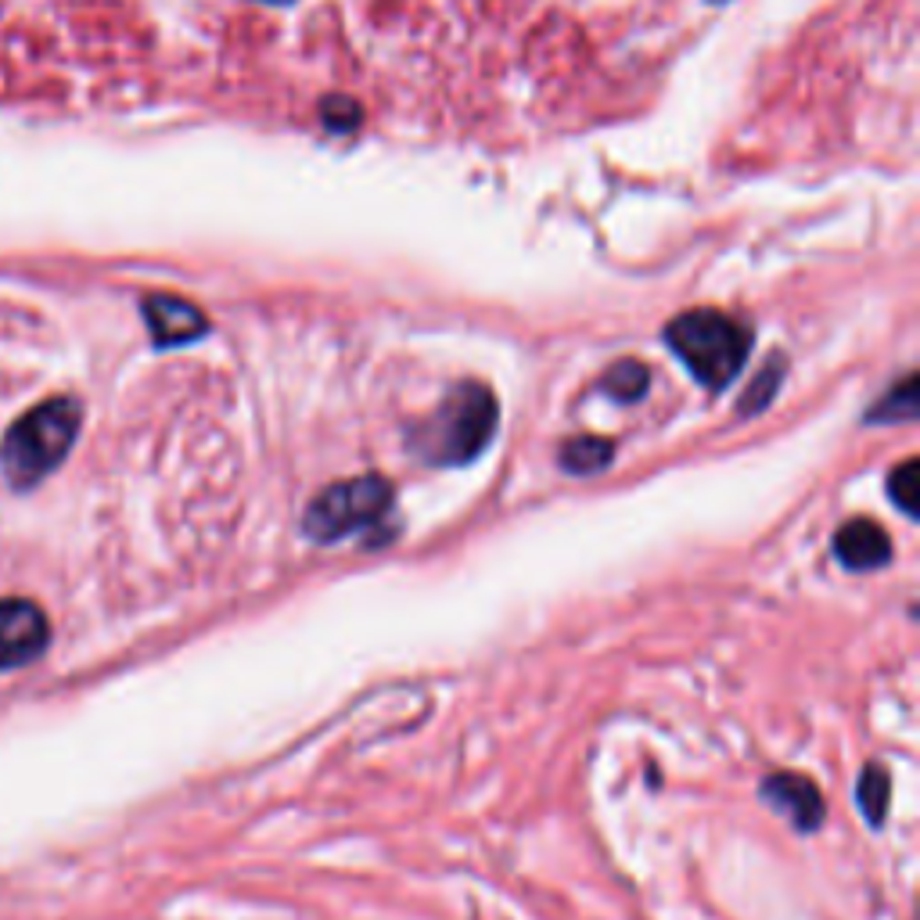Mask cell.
<instances>
[{
	"label": "cell",
	"mask_w": 920,
	"mask_h": 920,
	"mask_svg": "<svg viewBox=\"0 0 920 920\" xmlns=\"http://www.w3.org/2000/svg\"><path fill=\"white\" fill-rule=\"evenodd\" d=\"M83 407L73 396H54L25 410L0 439V471L15 490L44 482L79 436Z\"/></svg>",
	"instance_id": "obj_1"
},
{
	"label": "cell",
	"mask_w": 920,
	"mask_h": 920,
	"mask_svg": "<svg viewBox=\"0 0 920 920\" xmlns=\"http://www.w3.org/2000/svg\"><path fill=\"white\" fill-rule=\"evenodd\" d=\"M496 417L500 407L490 388L479 382H464L442 399V407L436 410L431 421H425L414 431L410 442L431 464H442V468L471 464L490 446L496 431Z\"/></svg>",
	"instance_id": "obj_2"
},
{
	"label": "cell",
	"mask_w": 920,
	"mask_h": 920,
	"mask_svg": "<svg viewBox=\"0 0 920 920\" xmlns=\"http://www.w3.org/2000/svg\"><path fill=\"white\" fill-rule=\"evenodd\" d=\"M665 342L702 385L727 388L748 360L751 331L719 310H691L665 328Z\"/></svg>",
	"instance_id": "obj_3"
},
{
	"label": "cell",
	"mask_w": 920,
	"mask_h": 920,
	"mask_svg": "<svg viewBox=\"0 0 920 920\" xmlns=\"http://www.w3.org/2000/svg\"><path fill=\"white\" fill-rule=\"evenodd\" d=\"M388 507H393V482L382 475H360L317 493L302 514V528L317 543H339L360 528H374Z\"/></svg>",
	"instance_id": "obj_4"
},
{
	"label": "cell",
	"mask_w": 920,
	"mask_h": 920,
	"mask_svg": "<svg viewBox=\"0 0 920 920\" xmlns=\"http://www.w3.org/2000/svg\"><path fill=\"white\" fill-rule=\"evenodd\" d=\"M51 644V622L25 597L0 601V668H22L36 662Z\"/></svg>",
	"instance_id": "obj_5"
},
{
	"label": "cell",
	"mask_w": 920,
	"mask_h": 920,
	"mask_svg": "<svg viewBox=\"0 0 920 920\" xmlns=\"http://www.w3.org/2000/svg\"><path fill=\"white\" fill-rule=\"evenodd\" d=\"M145 320L151 328V339L162 350H170V345H188L194 339H202L208 331V320L199 306H191L188 299H176V296H148L145 299Z\"/></svg>",
	"instance_id": "obj_6"
},
{
	"label": "cell",
	"mask_w": 920,
	"mask_h": 920,
	"mask_svg": "<svg viewBox=\"0 0 920 920\" xmlns=\"http://www.w3.org/2000/svg\"><path fill=\"white\" fill-rule=\"evenodd\" d=\"M762 799L799 831H816L824 820V799H820L816 784L799 773H770L762 780Z\"/></svg>",
	"instance_id": "obj_7"
},
{
	"label": "cell",
	"mask_w": 920,
	"mask_h": 920,
	"mask_svg": "<svg viewBox=\"0 0 920 920\" xmlns=\"http://www.w3.org/2000/svg\"><path fill=\"white\" fill-rule=\"evenodd\" d=\"M834 554L838 561L853 571H870L891 561V539L877 522L870 518H853L838 528L834 536Z\"/></svg>",
	"instance_id": "obj_8"
},
{
	"label": "cell",
	"mask_w": 920,
	"mask_h": 920,
	"mask_svg": "<svg viewBox=\"0 0 920 920\" xmlns=\"http://www.w3.org/2000/svg\"><path fill=\"white\" fill-rule=\"evenodd\" d=\"M611 457H616V442L597 436H579L561 446V457L557 460H561L568 475H597V471H605L611 464Z\"/></svg>",
	"instance_id": "obj_9"
},
{
	"label": "cell",
	"mask_w": 920,
	"mask_h": 920,
	"mask_svg": "<svg viewBox=\"0 0 920 920\" xmlns=\"http://www.w3.org/2000/svg\"><path fill=\"white\" fill-rule=\"evenodd\" d=\"M648 385H651V371L640 364V360H619V364L605 374V393L619 403H636L648 393Z\"/></svg>",
	"instance_id": "obj_10"
},
{
	"label": "cell",
	"mask_w": 920,
	"mask_h": 920,
	"mask_svg": "<svg viewBox=\"0 0 920 920\" xmlns=\"http://www.w3.org/2000/svg\"><path fill=\"white\" fill-rule=\"evenodd\" d=\"M856 799H859V810L870 816V824L877 827L885 820V810H888V773L881 770V766H867V770L859 773V784H856Z\"/></svg>",
	"instance_id": "obj_11"
},
{
	"label": "cell",
	"mask_w": 920,
	"mask_h": 920,
	"mask_svg": "<svg viewBox=\"0 0 920 920\" xmlns=\"http://www.w3.org/2000/svg\"><path fill=\"white\" fill-rule=\"evenodd\" d=\"M913 417H917V378L906 374V378L874 407L870 421H913Z\"/></svg>",
	"instance_id": "obj_12"
},
{
	"label": "cell",
	"mask_w": 920,
	"mask_h": 920,
	"mask_svg": "<svg viewBox=\"0 0 920 920\" xmlns=\"http://www.w3.org/2000/svg\"><path fill=\"white\" fill-rule=\"evenodd\" d=\"M780 378H784V360L780 356H773L770 364H766L762 371H759V378L751 382V388L745 393V399H741V414H759L766 403H770L773 396H777V385H780Z\"/></svg>",
	"instance_id": "obj_13"
},
{
	"label": "cell",
	"mask_w": 920,
	"mask_h": 920,
	"mask_svg": "<svg viewBox=\"0 0 920 920\" xmlns=\"http://www.w3.org/2000/svg\"><path fill=\"white\" fill-rule=\"evenodd\" d=\"M917 460H902L888 479V493L902 514H917Z\"/></svg>",
	"instance_id": "obj_14"
}]
</instances>
